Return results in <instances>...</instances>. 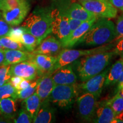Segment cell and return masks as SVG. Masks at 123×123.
Segmentation results:
<instances>
[{"mask_svg": "<svg viewBox=\"0 0 123 123\" xmlns=\"http://www.w3.org/2000/svg\"><path fill=\"white\" fill-rule=\"evenodd\" d=\"M115 55L113 50H110L86 55L81 58L77 67L80 80L83 82L102 72Z\"/></svg>", "mask_w": 123, "mask_h": 123, "instance_id": "obj_1", "label": "cell"}, {"mask_svg": "<svg viewBox=\"0 0 123 123\" xmlns=\"http://www.w3.org/2000/svg\"><path fill=\"white\" fill-rule=\"evenodd\" d=\"M116 30L114 23L107 18H99L81 39L88 46H102L115 41Z\"/></svg>", "mask_w": 123, "mask_h": 123, "instance_id": "obj_2", "label": "cell"}, {"mask_svg": "<svg viewBox=\"0 0 123 123\" xmlns=\"http://www.w3.org/2000/svg\"><path fill=\"white\" fill-rule=\"evenodd\" d=\"M21 26L41 42L52 33L50 12L34 11L27 17Z\"/></svg>", "mask_w": 123, "mask_h": 123, "instance_id": "obj_3", "label": "cell"}, {"mask_svg": "<svg viewBox=\"0 0 123 123\" xmlns=\"http://www.w3.org/2000/svg\"><path fill=\"white\" fill-rule=\"evenodd\" d=\"M113 46L114 45L111 43L109 44L99 46L95 48L86 49V50H80V49L76 50V49H63L56 56V62L52 70L51 74L62 67L71 64L80 57L93 54L99 53V52H103L110 50L113 47Z\"/></svg>", "mask_w": 123, "mask_h": 123, "instance_id": "obj_4", "label": "cell"}, {"mask_svg": "<svg viewBox=\"0 0 123 123\" xmlns=\"http://www.w3.org/2000/svg\"><path fill=\"white\" fill-rule=\"evenodd\" d=\"M76 87L74 85H55L47 99L60 108H69L74 101Z\"/></svg>", "mask_w": 123, "mask_h": 123, "instance_id": "obj_5", "label": "cell"}, {"mask_svg": "<svg viewBox=\"0 0 123 123\" xmlns=\"http://www.w3.org/2000/svg\"><path fill=\"white\" fill-rule=\"evenodd\" d=\"M83 6L93 13L97 18L112 19L117 15V9L108 0H91L80 2Z\"/></svg>", "mask_w": 123, "mask_h": 123, "instance_id": "obj_6", "label": "cell"}, {"mask_svg": "<svg viewBox=\"0 0 123 123\" xmlns=\"http://www.w3.org/2000/svg\"><path fill=\"white\" fill-rule=\"evenodd\" d=\"M97 98L91 93L84 92L77 98V105L80 117L86 121H92L97 108Z\"/></svg>", "mask_w": 123, "mask_h": 123, "instance_id": "obj_7", "label": "cell"}, {"mask_svg": "<svg viewBox=\"0 0 123 123\" xmlns=\"http://www.w3.org/2000/svg\"><path fill=\"white\" fill-rule=\"evenodd\" d=\"M51 17L52 33L60 41H62L70 33L68 17L62 12L58 9H54L50 12Z\"/></svg>", "mask_w": 123, "mask_h": 123, "instance_id": "obj_8", "label": "cell"}, {"mask_svg": "<svg viewBox=\"0 0 123 123\" xmlns=\"http://www.w3.org/2000/svg\"><path fill=\"white\" fill-rule=\"evenodd\" d=\"M10 73L12 76H19L30 80H34L37 77L42 76L36 65L30 61L10 65Z\"/></svg>", "mask_w": 123, "mask_h": 123, "instance_id": "obj_9", "label": "cell"}, {"mask_svg": "<svg viewBox=\"0 0 123 123\" xmlns=\"http://www.w3.org/2000/svg\"><path fill=\"white\" fill-rule=\"evenodd\" d=\"M109 69L110 68H108L106 70H104L99 74L83 81L82 83L79 84L78 87L82 91L91 93L98 99L103 89L106 76Z\"/></svg>", "mask_w": 123, "mask_h": 123, "instance_id": "obj_10", "label": "cell"}, {"mask_svg": "<svg viewBox=\"0 0 123 123\" xmlns=\"http://www.w3.org/2000/svg\"><path fill=\"white\" fill-rule=\"evenodd\" d=\"M30 10L29 3L26 2L18 7L10 9L1 10L2 15L10 26H18L24 21Z\"/></svg>", "mask_w": 123, "mask_h": 123, "instance_id": "obj_11", "label": "cell"}, {"mask_svg": "<svg viewBox=\"0 0 123 123\" xmlns=\"http://www.w3.org/2000/svg\"><path fill=\"white\" fill-rule=\"evenodd\" d=\"M97 19L98 18H95L90 21H84L81 23L79 27L71 32L65 39L61 41L62 47L70 48L75 44L80 43L84 35L89 30Z\"/></svg>", "mask_w": 123, "mask_h": 123, "instance_id": "obj_12", "label": "cell"}, {"mask_svg": "<svg viewBox=\"0 0 123 123\" xmlns=\"http://www.w3.org/2000/svg\"><path fill=\"white\" fill-rule=\"evenodd\" d=\"M62 48V43L59 39L53 36L48 35L41 41L38 47L31 52L33 54H41L57 56Z\"/></svg>", "mask_w": 123, "mask_h": 123, "instance_id": "obj_13", "label": "cell"}, {"mask_svg": "<svg viewBox=\"0 0 123 123\" xmlns=\"http://www.w3.org/2000/svg\"><path fill=\"white\" fill-rule=\"evenodd\" d=\"M51 78L55 85H74L77 81V76L70 64L58 68L51 74Z\"/></svg>", "mask_w": 123, "mask_h": 123, "instance_id": "obj_14", "label": "cell"}, {"mask_svg": "<svg viewBox=\"0 0 123 123\" xmlns=\"http://www.w3.org/2000/svg\"><path fill=\"white\" fill-rule=\"evenodd\" d=\"M56 56L41 54H34L31 53V56L29 61L36 65L39 70L41 76L51 74L56 62Z\"/></svg>", "mask_w": 123, "mask_h": 123, "instance_id": "obj_15", "label": "cell"}, {"mask_svg": "<svg viewBox=\"0 0 123 123\" xmlns=\"http://www.w3.org/2000/svg\"><path fill=\"white\" fill-rule=\"evenodd\" d=\"M62 12L67 17L78 19L83 22L98 18L93 13L78 3H73L65 11Z\"/></svg>", "mask_w": 123, "mask_h": 123, "instance_id": "obj_16", "label": "cell"}, {"mask_svg": "<svg viewBox=\"0 0 123 123\" xmlns=\"http://www.w3.org/2000/svg\"><path fill=\"white\" fill-rule=\"evenodd\" d=\"M55 109L51 106L50 102L47 99L41 102L37 114L34 118V123H51L55 120Z\"/></svg>", "mask_w": 123, "mask_h": 123, "instance_id": "obj_17", "label": "cell"}, {"mask_svg": "<svg viewBox=\"0 0 123 123\" xmlns=\"http://www.w3.org/2000/svg\"><path fill=\"white\" fill-rule=\"evenodd\" d=\"M4 50L5 61L3 66H10L22 62L29 61L31 56V53L25 51L10 49H4Z\"/></svg>", "mask_w": 123, "mask_h": 123, "instance_id": "obj_18", "label": "cell"}, {"mask_svg": "<svg viewBox=\"0 0 123 123\" xmlns=\"http://www.w3.org/2000/svg\"><path fill=\"white\" fill-rule=\"evenodd\" d=\"M55 86L51 74L43 75L40 78L35 93L39 96L42 101L48 98Z\"/></svg>", "mask_w": 123, "mask_h": 123, "instance_id": "obj_19", "label": "cell"}, {"mask_svg": "<svg viewBox=\"0 0 123 123\" xmlns=\"http://www.w3.org/2000/svg\"><path fill=\"white\" fill-rule=\"evenodd\" d=\"M15 98L9 97L0 100V115L6 119H14L17 112Z\"/></svg>", "mask_w": 123, "mask_h": 123, "instance_id": "obj_20", "label": "cell"}, {"mask_svg": "<svg viewBox=\"0 0 123 123\" xmlns=\"http://www.w3.org/2000/svg\"><path fill=\"white\" fill-rule=\"evenodd\" d=\"M123 71V58H120L109 69L106 76L104 87L114 86L117 83Z\"/></svg>", "mask_w": 123, "mask_h": 123, "instance_id": "obj_21", "label": "cell"}, {"mask_svg": "<svg viewBox=\"0 0 123 123\" xmlns=\"http://www.w3.org/2000/svg\"><path fill=\"white\" fill-rule=\"evenodd\" d=\"M115 112L110 106L105 103L96 108L93 122L98 123H111L115 117Z\"/></svg>", "mask_w": 123, "mask_h": 123, "instance_id": "obj_22", "label": "cell"}, {"mask_svg": "<svg viewBox=\"0 0 123 123\" xmlns=\"http://www.w3.org/2000/svg\"><path fill=\"white\" fill-rule=\"evenodd\" d=\"M41 102V99L35 92L27 99L23 100L22 108L28 112L33 120L39 110Z\"/></svg>", "mask_w": 123, "mask_h": 123, "instance_id": "obj_23", "label": "cell"}, {"mask_svg": "<svg viewBox=\"0 0 123 123\" xmlns=\"http://www.w3.org/2000/svg\"><path fill=\"white\" fill-rule=\"evenodd\" d=\"M41 42L33 35L25 31L21 38V43L29 52H33Z\"/></svg>", "mask_w": 123, "mask_h": 123, "instance_id": "obj_24", "label": "cell"}, {"mask_svg": "<svg viewBox=\"0 0 123 123\" xmlns=\"http://www.w3.org/2000/svg\"><path fill=\"white\" fill-rule=\"evenodd\" d=\"M104 103L110 106L116 115L123 112V95L120 92H117L113 98Z\"/></svg>", "mask_w": 123, "mask_h": 123, "instance_id": "obj_25", "label": "cell"}, {"mask_svg": "<svg viewBox=\"0 0 123 123\" xmlns=\"http://www.w3.org/2000/svg\"><path fill=\"white\" fill-rule=\"evenodd\" d=\"M41 77L35 79V80H33L30 85L26 88L21 90H17L16 93V99L23 100L27 99L31 95H33L34 93H35Z\"/></svg>", "mask_w": 123, "mask_h": 123, "instance_id": "obj_26", "label": "cell"}, {"mask_svg": "<svg viewBox=\"0 0 123 123\" xmlns=\"http://www.w3.org/2000/svg\"><path fill=\"white\" fill-rule=\"evenodd\" d=\"M0 42L4 49L19 50L28 51L21 42H15L8 37H3L0 38Z\"/></svg>", "mask_w": 123, "mask_h": 123, "instance_id": "obj_27", "label": "cell"}, {"mask_svg": "<svg viewBox=\"0 0 123 123\" xmlns=\"http://www.w3.org/2000/svg\"><path fill=\"white\" fill-rule=\"evenodd\" d=\"M17 90L14 88L10 81H7L4 85L0 86V100L12 97L16 99Z\"/></svg>", "mask_w": 123, "mask_h": 123, "instance_id": "obj_28", "label": "cell"}, {"mask_svg": "<svg viewBox=\"0 0 123 123\" xmlns=\"http://www.w3.org/2000/svg\"><path fill=\"white\" fill-rule=\"evenodd\" d=\"M15 123H33V119L29 113L24 108H21L19 111L18 116L13 119Z\"/></svg>", "mask_w": 123, "mask_h": 123, "instance_id": "obj_29", "label": "cell"}, {"mask_svg": "<svg viewBox=\"0 0 123 123\" xmlns=\"http://www.w3.org/2000/svg\"><path fill=\"white\" fill-rule=\"evenodd\" d=\"M25 31L24 28L22 26L18 27H12L8 34V37L10 39L15 42H21V37L24 32Z\"/></svg>", "mask_w": 123, "mask_h": 123, "instance_id": "obj_30", "label": "cell"}, {"mask_svg": "<svg viewBox=\"0 0 123 123\" xmlns=\"http://www.w3.org/2000/svg\"><path fill=\"white\" fill-rule=\"evenodd\" d=\"M10 66H3L0 67V86L4 85L10 80L12 75L10 73Z\"/></svg>", "mask_w": 123, "mask_h": 123, "instance_id": "obj_31", "label": "cell"}, {"mask_svg": "<svg viewBox=\"0 0 123 123\" xmlns=\"http://www.w3.org/2000/svg\"><path fill=\"white\" fill-rule=\"evenodd\" d=\"M115 30H116V38L115 41L120 39L123 37V13L120 15L117 18L116 25H115Z\"/></svg>", "mask_w": 123, "mask_h": 123, "instance_id": "obj_32", "label": "cell"}, {"mask_svg": "<svg viewBox=\"0 0 123 123\" xmlns=\"http://www.w3.org/2000/svg\"><path fill=\"white\" fill-rule=\"evenodd\" d=\"M12 28V26L5 21L0 10V38L7 37Z\"/></svg>", "mask_w": 123, "mask_h": 123, "instance_id": "obj_33", "label": "cell"}, {"mask_svg": "<svg viewBox=\"0 0 123 123\" xmlns=\"http://www.w3.org/2000/svg\"><path fill=\"white\" fill-rule=\"evenodd\" d=\"M113 51L115 55H119L121 58H123V37L116 41Z\"/></svg>", "mask_w": 123, "mask_h": 123, "instance_id": "obj_34", "label": "cell"}, {"mask_svg": "<svg viewBox=\"0 0 123 123\" xmlns=\"http://www.w3.org/2000/svg\"><path fill=\"white\" fill-rule=\"evenodd\" d=\"M68 21L69 26H70V33L73 31L75 30L77 27H79V26L80 25L81 23L83 22V21H80V20L73 19V18H69V17H68Z\"/></svg>", "mask_w": 123, "mask_h": 123, "instance_id": "obj_35", "label": "cell"}, {"mask_svg": "<svg viewBox=\"0 0 123 123\" xmlns=\"http://www.w3.org/2000/svg\"><path fill=\"white\" fill-rule=\"evenodd\" d=\"M109 2L117 9L123 12V0H108Z\"/></svg>", "mask_w": 123, "mask_h": 123, "instance_id": "obj_36", "label": "cell"}, {"mask_svg": "<svg viewBox=\"0 0 123 123\" xmlns=\"http://www.w3.org/2000/svg\"><path fill=\"white\" fill-rule=\"evenodd\" d=\"M32 81H33V80H30L23 79L21 81V82L19 83V84H18V87H17V90H21L26 88L27 87H28V86L30 85Z\"/></svg>", "mask_w": 123, "mask_h": 123, "instance_id": "obj_37", "label": "cell"}, {"mask_svg": "<svg viewBox=\"0 0 123 123\" xmlns=\"http://www.w3.org/2000/svg\"><path fill=\"white\" fill-rule=\"evenodd\" d=\"M117 83V92L120 91L121 92H123V71L121 73Z\"/></svg>", "mask_w": 123, "mask_h": 123, "instance_id": "obj_38", "label": "cell"}, {"mask_svg": "<svg viewBox=\"0 0 123 123\" xmlns=\"http://www.w3.org/2000/svg\"><path fill=\"white\" fill-rule=\"evenodd\" d=\"M5 61V53L4 50H0V67L3 66Z\"/></svg>", "mask_w": 123, "mask_h": 123, "instance_id": "obj_39", "label": "cell"}, {"mask_svg": "<svg viewBox=\"0 0 123 123\" xmlns=\"http://www.w3.org/2000/svg\"><path fill=\"white\" fill-rule=\"evenodd\" d=\"M4 47H3V46L1 43V42H0V50H4Z\"/></svg>", "mask_w": 123, "mask_h": 123, "instance_id": "obj_40", "label": "cell"}, {"mask_svg": "<svg viewBox=\"0 0 123 123\" xmlns=\"http://www.w3.org/2000/svg\"><path fill=\"white\" fill-rule=\"evenodd\" d=\"M76 1H79V2H82V1H91V0H76Z\"/></svg>", "mask_w": 123, "mask_h": 123, "instance_id": "obj_41", "label": "cell"}, {"mask_svg": "<svg viewBox=\"0 0 123 123\" xmlns=\"http://www.w3.org/2000/svg\"><path fill=\"white\" fill-rule=\"evenodd\" d=\"M1 7H2V4L1 2H0V10H1Z\"/></svg>", "mask_w": 123, "mask_h": 123, "instance_id": "obj_42", "label": "cell"}, {"mask_svg": "<svg viewBox=\"0 0 123 123\" xmlns=\"http://www.w3.org/2000/svg\"><path fill=\"white\" fill-rule=\"evenodd\" d=\"M2 1H3V0H0V2H2Z\"/></svg>", "mask_w": 123, "mask_h": 123, "instance_id": "obj_43", "label": "cell"}, {"mask_svg": "<svg viewBox=\"0 0 123 123\" xmlns=\"http://www.w3.org/2000/svg\"><path fill=\"white\" fill-rule=\"evenodd\" d=\"M117 92H118V91H117ZM119 92H120V91H119ZM121 93H122V94L123 95V92H121Z\"/></svg>", "mask_w": 123, "mask_h": 123, "instance_id": "obj_44", "label": "cell"}]
</instances>
